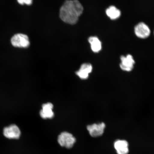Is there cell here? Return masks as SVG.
I'll return each instance as SVG.
<instances>
[{
	"instance_id": "cell-1",
	"label": "cell",
	"mask_w": 154,
	"mask_h": 154,
	"mask_svg": "<svg viewBox=\"0 0 154 154\" xmlns=\"http://www.w3.org/2000/svg\"><path fill=\"white\" fill-rule=\"evenodd\" d=\"M83 10V7L78 0H67L60 10V17L63 22L74 25L78 22Z\"/></svg>"
},
{
	"instance_id": "cell-2",
	"label": "cell",
	"mask_w": 154,
	"mask_h": 154,
	"mask_svg": "<svg viewBox=\"0 0 154 154\" xmlns=\"http://www.w3.org/2000/svg\"><path fill=\"white\" fill-rule=\"evenodd\" d=\"M107 125L102 122L88 125L87 126L90 135L94 138H97L103 135L105 131Z\"/></svg>"
},
{
	"instance_id": "cell-3",
	"label": "cell",
	"mask_w": 154,
	"mask_h": 154,
	"mask_svg": "<svg viewBox=\"0 0 154 154\" xmlns=\"http://www.w3.org/2000/svg\"><path fill=\"white\" fill-rule=\"evenodd\" d=\"M76 139L72 134L67 132H63L59 135L57 142L61 147L71 149L75 143Z\"/></svg>"
},
{
	"instance_id": "cell-4",
	"label": "cell",
	"mask_w": 154,
	"mask_h": 154,
	"mask_svg": "<svg viewBox=\"0 0 154 154\" xmlns=\"http://www.w3.org/2000/svg\"><path fill=\"white\" fill-rule=\"evenodd\" d=\"M11 42L14 47L20 48H28L30 44L28 36L21 33L14 35L11 38Z\"/></svg>"
},
{
	"instance_id": "cell-5",
	"label": "cell",
	"mask_w": 154,
	"mask_h": 154,
	"mask_svg": "<svg viewBox=\"0 0 154 154\" xmlns=\"http://www.w3.org/2000/svg\"><path fill=\"white\" fill-rule=\"evenodd\" d=\"M120 68L124 72H129L133 70L135 62L133 57L130 54L126 56L122 55L120 57Z\"/></svg>"
},
{
	"instance_id": "cell-6",
	"label": "cell",
	"mask_w": 154,
	"mask_h": 154,
	"mask_svg": "<svg viewBox=\"0 0 154 154\" xmlns=\"http://www.w3.org/2000/svg\"><path fill=\"white\" fill-rule=\"evenodd\" d=\"M129 147L128 142L126 140L117 139L113 143V147L117 154H128Z\"/></svg>"
},
{
	"instance_id": "cell-7",
	"label": "cell",
	"mask_w": 154,
	"mask_h": 154,
	"mask_svg": "<svg viewBox=\"0 0 154 154\" xmlns=\"http://www.w3.org/2000/svg\"><path fill=\"white\" fill-rule=\"evenodd\" d=\"M134 32L138 37L145 38L149 36L151 31L147 25L144 23L141 22L135 27Z\"/></svg>"
},
{
	"instance_id": "cell-8",
	"label": "cell",
	"mask_w": 154,
	"mask_h": 154,
	"mask_svg": "<svg viewBox=\"0 0 154 154\" xmlns=\"http://www.w3.org/2000/svg\"><path fill=\"white\" fill-rule=\"evenodd\" d=\"M3 134L6 137L9 139H17L20 137L21 132L17 125H12L4 128Z\"/></svg>"
},
{
	"instance_id": "cell-9",
	"label": "cell",
	"mask_w": 154,
	"mask_h": 154,
	"mask_svg": "<svg viewBox=\"0 0 154 154\" xmlns=\"http://www.w3.org/2000/svg\"><path fill=\"white\" fill-rule=\"evenodd\" d=\"M93 69L92 65L90 63H84L81 66L79 70L77 71L76 74L82 80L87 79Z\"/></svg>"
},
{
	"instance_id": "cell-10",
	"label": "cell",
	"mask_w": 154,
	"mask_h": 154,
	"mask_svg": "<svg viewBox=\"0 0 154 154\" xmlns=\"http://www.w3.org/2000/svg\"><path fill=\"white\" fill-rule=\"evenodd\" d=\"M53 109V105L52 103H48L44 104L42 105V109L40 111V116L44 119L53 118L54 115Z\"/></svg>"
},
{
	"instance_id": "cell-11",
	"label": "cell",
	"mask_w": 154,
	"mask_h": 154,
	"mask_svg": "<svg viewBox=\"0 0 154 154\" xmlns=\"http://www.w3.org/2000/svg\"><path fill=\"white\" fill-rule=\"evenodd\" d=\"M88 41L91 45L92 51L94 53H97L102 49V44L100 41L96 36H91L88 38Z\"/></svg>"
},
{
	"instance_id": "cell-12",
	"label": "cell",
	"mask_w": 154,
	"mask_h": 154,
	"mask_svg": "<svg viewBox=\"0 0 154 154\" xmlns=\"http://www.w3.org/2000/svg\"><path fill=\"white\" fill-rule=\"evenodd\" d=\"M107 16L111 20H116L119 18L121 15V11L114 6H111L106 11Z\"/></svg>"
},
{
	"instance_id": "cell-13",
	"label": "cell",
	"mask_w": 154,
	"mask_h": 154,
	"mask_svg": "<svg viewBox=\"0 0 154 154\" xmlns=\"http://www.w3.org/2000/svg\"><path fill=\"white\" fill-rule=\"evenodd\" d=\"M18 2L21 5H29L32 4V0H17Z\"/></svg>"
}]
</instances>
